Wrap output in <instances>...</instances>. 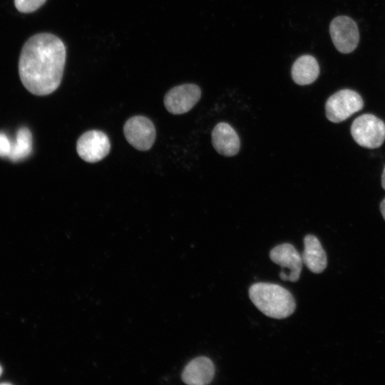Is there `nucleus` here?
<instances>
[{
	"label": "nucleus",
	"instance_id": "f257e3e1",
	"mask_svg": "<svg viewBox=\"0 0 385 385\" xmlns=\"http://www.w3.org/2000/svg\"><path fill=\"white\" fill-rule=\"evenodd\" d=\"M66 47L56 36L37 34L24 43L19 56V73L30 93L46 96L56 91L63 77Z\"/></svg>",
	"mask_w": 385,
	"mask_h": 385
},
{
	"label": "nucleus",
	"instance_id": "f03ea898",
	"mask_svg": "<svg viewBox=\"0 0 385 385\" xmlns=\"http://www.w3.org/2000/svg\"><path fill=\"white\" fill-rule=\"evenodd\" d=\"M249 297L261 312L271 318H287L293 314L296 308L290 292L277 284L255 283L249 289Z\"/></svg>",
	"mask_w": 385,
	"mask_h": 385
},
{
	"label": "nucleus",
	"instance_id": "7ed1b4c3",
	"mask_svg": "<svg viewBox=\"0 0 385 385\" xmlns=\"http://www.w3.org/2000/svg\"><path fill=\"white\" fill-rule=\"evenodd\" d=\"M351 134L360 146L376 148L380 147L385 140V124L372 114H364L352 123Z\"/></svg>",
	"mask_w": 385,
	"mask_h": 385
},
{
	"label": "nucleus",
	"instance_id": "20e7f679",
	"mask_svg": "<svg viewBox=\"0 0 385 385\" xmlns=\"http://www.w3.org/2000/svg\"><path fill=\"white\" fill-rule=\"evenodd\" d=\"M363 106V100L358 93L350 89L340 90L327 101L326 116L333 123H340L361 110Z\"/></svg>",
	"mask_w": 385,
	"mask_h": 385
},
{
	"label": "nucleus",
	"instance_id": "39448f33",
	"mask_svg": "<svg viewBox=\"0 0 385 385\" xmlns=\"http://www.w3.org/2000/svg\"><path fill=\"white\" fill-rule=\"evenodd\" d=\"M127 141L139 150H148L153 145L156 132L153 123L145 116L137 115L129 118L123 127Z\"/></svg>",
	"mask_w": 385,
	"mask_h": 385
},
{
	"label": "nucleus",
	"instance_id": "423d86ee",
	"mask_svg": "<svg viewBox=\"0 0 385 385\" xmlns=\"http://www.w3.org/2000/svg\"><path fill=\"white\" fill-rule=\"evenodd\" d=\"M329 33L336 48L342 53L353 51L358 46L359 34L356 23L349 17L340 16L332 20Z\"/></svg>",
	"mask_w": 385,
	"mask_h": 385
},
{
	"label": "nucleus",
	"instance_id": "0eeeda50",
	"mask_svg": "<svg viewBox=\"0 0 385 385\" xmlns=\"http://www.w3.org/2000/svg\"><path fill=\"white\" fill-rule=\"evenodd\" d=\"M111 143L106 133L91 130L82 134L76 143L78 155L85 161L96 163L104 158L110 152Z\"/></svg>",
	"mask_w": 385,
	"mask_h": 385
},
{
	"label": "nucleus",
	"instance_id": "6e6552de",
	"mask_svg": "<svg viewBox=\"0 0 385 385\" xmlns=\"http://www.w3.org/2000/svg\"><path fill=\"white\" fill-rule=\"evenodd\" d=\"M199 86L185 83L171 88L164 97V105L170 113L177 115L189 111L200 100Z\"/></svg>",
	"mask_w": 385,
	"mask_h": 385
},
{
	"label": "nucleus",
	"instance_id": "1a4fd4ad",
	"mask_svg": "<svg viewBox=\"0 0 385 385\" xmlns=\"http://www.w3.org/2000/svg\"><path fill=\"white\" fill-rule=\"evenodd\" d=\"M271 260L282 269L289 270L288 280L297 282L302 268V257L295 247L289 243H283L272 248L270 252Z\"/></svg>",
	"mask_w": 385,
	"mask_h": 385
},
{
	"label": "nucleus",
	"instance_id": "9d476101",
	"mask_svg": "<svg viewBox=\"0 0 385 385\" xmlns=\"http://www.w3.org/2000/svg\"><path fill=\"white\" fill-rule=\"evenodd\" d=\"M215 376V366L210 359L198 356L185 366L182 372V380L189 385H206L210 384Z\"/></svg>",
	"mask_w": 385,
	"mask_h": 385
},
{
	"label": "nucleus",
	"instance_id": "9b49d317",
	"mask_svg": "<svg viewBox=\"0 0 385 385\" xmlns=\"http://www.w3.org/2000/svg\"><path fill=\"white\" fill-rule=\"evenodd\" d=\"M212 143L216 151L225 156L236 155L240 147L239 136L228 123H217L212 131Z\"/></svg>",
	"mask_w": 385,
	"mask_h": 385
},
{
	"label": "nucleus",
	"instance_id": "f8f14e48",
	"mask_svg": "<svg viewBox=\"0 0 385 385\" xmlns=\"http://www.w3.org/2000/svg\"><path fill=\"white\" fill-rule=\"evenodd\" d=\"M303 263L312 272H322L327 265V255L318 238L307 235L304 238Z\"/></svg>",
	"mask_w": 385,
	"mask_h": 385
},
{
	"label": "nucleus",
	"instance_id": "ddd939ff",
	"mask_svg": "<svg viewBox=\"0 0 385 385\" xmlns=\"http://www.w3.org/2000/svg\"><path fill=\"white\" fill-rule=\"evenodd\" d=\"M291 73L293 81L297 84L308 85L317 78L319 67L315 58L310 55H304L295 61Z\"/></svg>",
	"mask_w": 385,
	"mask_h": 385
},
{
	"label": "nucleus",
	"instance_id": "4468645a",
	"mask_svg": "<svg viewBox=\"0 0 385 385\" xmlns=\"http://www.w3.org/2000/svg\"><path fill=\"white\" fill-rule=\"evenodd\" d=\"M32 151V135L27 128H21L17 133L16 141L12 144L9 158L14 162L29 157Z\"/></svg>",
	"mask_w": 385,
	"mask_h": 385
},
{
	"label": "nucleus",
	"instance_id": "2eb2a0df",
	"mask_svg": "<svg viewBox=\"0 0 385 385\" xmlns=\"http://www.w3.org/2000/svg\"><path fill=\"white\" fill-rule=\"evenodd\" d=\"M46 0H14L16 9L21 13H31L41 7Z\"/></svg>",
	"mask_w": 385,
	"mask_h": 385
},
{
	"label": "nucleus",
	"instance_id": "dca6fc26",
	"mask_svg": "<svg viewBox=\"0 0 385 385\" xmlns=\"http://www.w3.org/2000/svg\"><path fill=\"white\" fill-rule=\"evenodd\" d=\"M11 147L12 144L8 136L3 133H0V157L9 158L11 150Z\"/></svg>",
	"mask_w": 385,
	"mask_h": 385
},
{
	"label": "nucleus",
	"instance_id": "f3484780",
	"mask_svg": "<svg viewBox=\"0 0 385 385\" xmlns=\"http://www.w3.org/2000/svg\"><path fill=\"white\" fill-rule=\"evenodd\" d=\"M380 210L384 219L385 220V198L381 201L380 204Z\"/></svg>",
	"mask_w": 385,
	"mask_h": 385
},
{
	"label": "nucleus",
	"instance_id": "a211bd4d",
	"mask_svg": "<svg viewBox=\"0 0 385 385\" xmlns=\"http://www.w3.org/2000/svg\"><path fill=\"white\" fill-rule=\"evenodd\" d=\"M381 185L383 188L385 190V168L384 169L382 176H381Z\"/></svg>",
	"mask_w": 385,
	"mask_h": 385
},
{
	"label": "nucleus",
	"instance_id": "6ab92c4d",
	"mask_svg": "<svg viewBox=\"0 0 385 385\" xmlns=\"http://www.w3.org/2000/svg\"><path fill=\"white\" fill-rule=\"evenodd\" d=\"M2 371H3L2 367H1V366L0 365V376H1V374H2Z\"/></svg>",
	"mask_w": 385,
	"mask_h": 385
}]
</instances>
